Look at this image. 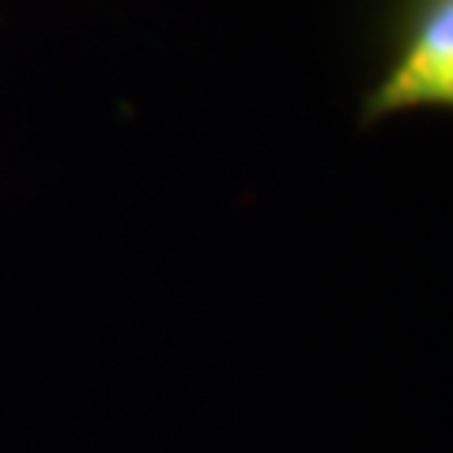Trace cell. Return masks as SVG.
I'll return each mask as SVG.
<instances>
[{
  "label": "cell",
  "instance_id": "6da1fadb",
  "mask_svg": "<svg viewBox=\"0 0 453 453\" xmlns=\"http://www.w3.org/2000/svg\"><path fill=\"white\" fill-rule=\"evenodd\" d=\"M453 103V0H404L396 12L389 65L363 103V121Z\"/></svg>",
  "mask_w": 453,
  "mask_h": 453
}]
</instances>
